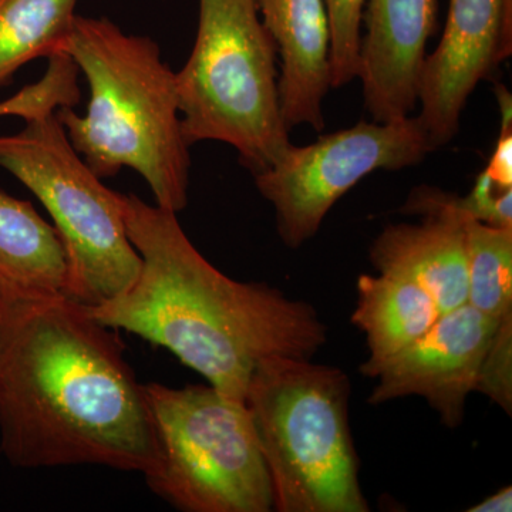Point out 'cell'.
<instances>
[{"instance_id": "obj_10", "label": "cell", "mask_w": 512, "mask_h": 512, "mask_svg": "<svg viewBox=\"0 0 512 512\" xmlns=\"http://www.w3.org/2000/svg\"><path fill=\"white\" fill-rule=\"evenodd\" d=\"M498 322L468 303L441 313L423 338L373 370L370 377L379 383L369 403L377 406L419 396L448 429H456L463 423L468 394L476 392L478 372Z\"/></svg>"}, {"instance_id": "obj_20", "label": "cell", "mask_w": 512, "mask_h": 512, "mask_svg": "<svg viewBox=\"0 0 512 512\" xmlns=\"http://www.w3.org/2000/svg\"><path fill=\"white\" fill-rule=\"evenodd\" d=\"M476 392L512 412V315L498 322L478 372Z\"/></svg>"}, {"instance_id": "obj_8", "label": "cell", "mask_w": 512, "mask_h": 512, "mask_svg": "<svg viewBox=\"0 0 512 512\" xmlns=\"http://www.w3.org/2000/svg\"><path fill=\"white\" fill-rule=\"evenodd\" d=\"M436 151L419 117L360 121L320 136L309 146H292L255 185L275 210L278 235L296 249L318 234L326 215L367 175L420 164Z\"/></svg>"}, {"instance_id": "obj_13", "label": "cell", "mask_w": 512, "mask_h": 512, "mask_svg": "<svg viewBox=\"0 0 512 512\" xmlns=\"http://www.w3.org/2000/svg\"><path fill=\"white\" fill-rule=\"evenodd\" d=\"M281 59L278 89L289 131L325 128L323 103L332 89L330 22L325 0H256Z\"/></svg>"}, {"instance_id": "obj_5", "label": "cell", "mask_w": 512, "mask_h": 512, "mask_svg": "<svg viewBox=\"0 0 512 512\" xmlns=\"http://www.w3.org/2000/svg\"><path fill=\"white\" fill-rule=\"evenodd\" d=\"M276 47L256 0H200L197 36L177 80L188 144L220 141L252 174L292 146L282 117Z\"/></svg>"}, {"instance_id": "obj_12", "label": "cell", "mask_w": 512, "mask_h": 512, "mask_svg": "<svg viewBox=\"0 0 512 512\" xmlns=\"http://www.w3.org/2000/svg\"><path fill=\"white\" fill-rule=\"evenodd\" d=\"M436 15L437 0H366L357 79L373 121L406 119L419 106Z\"/></svg>"}, {"instance_id": "obj_15", "label": "cell", "mask_w": 512, "mask_h": 512, "mask_svg": "<svg viewBox=\"0 0 512 512\" xmlns=\"http://www.w3.org/2000/svg\"><path fill=\"white\" fill-rule=\"evenodd\" d=\"M66 285V254L55 227L29 201L0 191V288L64 295Z\"/></svg>"}, {"instance_id": "obj_1", "label": "cell", "mask_w": 512, "mask_h": 512, "mask_svg": "<svg viewBox=\"0 0 512 512\" xmlns=\"http://www.w3.org/2000/svg\"><path fill=\"white\" fill-rule=\"evenodd\" d=\"M124 350L83 303L0 288V454L22 468L154 470L156 423Z\"/></svg>"}, {"instance_id": "obj_16", "label": "cell", "mask_w": 512, "mask_h": 512, "mask_svg": "<svg viewBox=\"0 0 512 512\" xmlns=\"http://www.w3.org/2000/svg\"><path fill=\"white\" fill-rule=\"evenodd\" d=\"M77 0H0V87L32 60L62 52Z\"/></svg>"}, {"instance_id": "obj_11", "label": "cell", "mask_w": 512, "mask_h": 512, "mask_svg": "<svg viewBox=\"0 0 512 512\" xmlns=\"http://www.w3.org/2000/svg\"><path fill=\"white\" fill-rule=\"evenodd\" d=\"M402 212L419 215V224L384 228L370 248L373 266L423 286L443 313L467 303L466 229L458 195L421 185Z\"/></svg>"}, {"instance_id": "obj_17", "label": "cell", "mask_w": 512, "mask_h": 512, "mask_svg": "<svg viewBox=\"0 0 512 512\" xmlns=\"http://www.w3.org/2000/svg\"><path fill=\"white\" fill-rule=\"evenodd\" d=\"M464 229L467 303L498 322L512 315V228L484 224L464 211Z\"/></svg>"}, {"instance_id": "obj_2", "label": "cell", "mask_w": 512, "mask_h": 512, "mask_svg": "<svg viewBox=\"0 0 512 512\" xmlns=\"http://www.w3.org/2000/svg\"><path fill=\"white\" fill-rule=\"evenodd\" d=\"M127 235L141 258L134 284L90 316L174 353L212 387L245 403L268 357L312 359L328 340L318 312L266 284L222 274L185 235L177 214L124 195Z\"/></svg>"}, {"instance_id": "obj_22", "label": "cell", "mask_w": 512, "mask_h": 512, "mask_svg": "<svg viewBox=\"0 0 512 512\" xmlns=\"http://www.w3.org/2000/svg\"><path fill=\"white\" fill-rule=\"evenodd\" d=\"M501 109V131L485 173L504 188H512V100L504 86L495 90Z\"/></svg>"}, {"instance_id": "obj_14", "label": "cell", "mask_w": 512, "mask_h": 512, "mask_svg": "<svg viewBox=\"0 0 512 512\" xmlns=\"http://www.w3.org/2000/svg\"><path fill=\"white\" fill-rule=\"evenodd\" d=\"M356 291L352 322L366 336L369 357L360 372L367 377L423 338L443 313L423 286L404 276L360 275Z\"/></svg>"}, {"instance_id": "obj_6", "label": "cell", "mask_w": 512, "mask_h": 512, "mask_svg": "<svg viewBox=\"0 0 512 512\" xmlns=\"http://www.w3.org/2000/svg\"><path fill=\"white\" fill-rule=\"evenodd\" d=\"M0 167L32 191L55 222L66 254L67 298L99 305L134 284L141 258L127 235L124 195L84 163L56 113L0 136Z\"/></svg>"}, {"instance_id": "obj_4", "label": "cell", "mask_w": 512, "mask_h": 512, "mask_svg": "<svg viewBox=\"0 0 512 512\" xmlns=\"http://www.w3.org/2000/svg\"><path fill=\"white\" fill-rule=\"evenodd\" d=\"M349 377L312 359L268 357L247 404L279 512H367L349 424Z\"/></svg>"}, {"instance_id": "obj_19", "label": "cell", "mask_w": 512, "mask_h": 512, "mask_svg": "<svg viewBox=\"0 0 512 512\" xmlns=\"http://www.w3.org/2000/svg\"><path fill=\"white\" fill-rule=\"evenodd\" d=\"M330 22L332 87L348 86L359 73L360 42L366 0H325Z\"/></svg>"}, {"instance_id": "obj_7", "label": "cell", "mask_w": 512, "mask_h": 512, "mask_svg": "<svg viewBox=\"0 0 512 512\" xmlns=\"http://www.w3.org/2000/svg\"><path fill=\"white\" fill-rule=\"evenodd\" d=\"M156 423L150 490L185 512H269L274 490L247 404L208 386L146 384Z\"/></svg>"}, {"instance_id": "obj_18", "label": "cell", "mask_w": 512, "mask_h": 512, "mask_svg": "<svg viewBox=\"0 0 512 512\" xmlns=\"http://www.w3.org/2000/svg\"><path fill=\"white\" fill-rule=\"evenodd\" d=\"M79 67L64 53L49 57L45 74L37 82L23 87L9 99L0 101L2 117H20L25 121L55 114L80 101Z\"/></svg>"}, {"instance_id": "obj_21", "label": "cell", "mask_w": 512, "mask_h": 512, "mask_svg": "<svg viewBox=\"0 0 512 512\" xmlns=\"http://www.w3.org/2000/svg\"><path fill=\"white\" fill-rule=\"evenodd\" d=\"M458 202L467 214L484 224L512 228V188L501 187L484 170L470 194L458 197Z\"/></svg>"}, {"instance_id": "obj_23", "label": "cell", "mask_w": 512, "mask_h": 512, "mask_svg": "<svg viewBox=\"0 0 512 512\" xmlns=\"http://www.w3.org/2000/svg\"><path fill=\"white\" fill-rule=\"evenodd\" d=\"M512 510V488L505 487L503 490L485 498L484 501L468 508L470 512H510Z\"/></svg>"}, {"instance_id": "obj_3", "label": "cell", "mask_w": 512, "mask_h": 512, "mask_svg": "<svg viewBox=\"0 0 512 512\" xmlns=\"http://www.w3.org/2000/svg\"><path fill=\"white\" fill-rule=\"evenodd\" d=\"M62 52L72 57L90 90L84 116L73 107L56 111L77 154L101 180L131 168L146 180L157 205L183 211L190 144L175 73L157 43L127 35L106 18L76 16Z\"/></svg>"}, {"instance_id": "obj_9", "label": "cell", "mask_w": 512, "mask_h": 512, "mask_svg": "<svg viewBox=\"0 0 512 512\" xmlns=\"http://www.w3.org/2000/svg\"><path fill=\"white\" fill-rule=\"evenodd\" d=\"M512 53V0H450L439 46L421 74L419 120L437 148L460 130L461 114L478 84Z\"/></svg>"}]
</instances>
